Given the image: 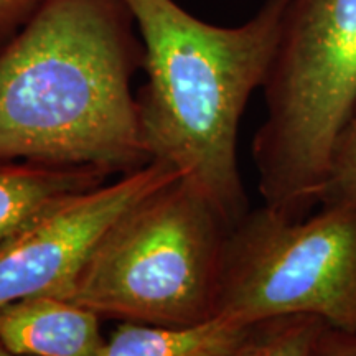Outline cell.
Returning a JSON list of instances; mask_svg holds the SVG:
<instances>
[{
    "instance_id": "4fadbf2b",
    "label": "cell",
    "mask_w": 356,
    "mask_h": 356,
    "mask_svg": "<svg viewBox=\"0 0 356 356\" xmlns=\"http://www.w3.org/2000/svg\"><path fill=\"white\" fill-rule=\"evenodd\" d=\"M314 356H356V328H337L325 325Z\"/></svg>"
},
{
    "instance_id": "30bf717a",
    "label": "cell",
    "mask_w": 356,
    "mask_h": 356,
    "mask_svg": "<svg viewBox=\"0 0 356 356\" xmlns=\"http://www.w3.org/2000/svg\"><path fill=\"white\" fill-rule=\"evenodd\" d=\"M314 315H284L252 325L249 335L229 356H314L325 328Z\"/></svg>"
},
{
    "instance_id": "8fae6325",
    "label": "cell",
    "mask_w": 356,
    "mask_h": 356,
    "mask_svg": "<svg viewBox=\"0 0 356 356\" xmlns=\"http://www.w3.org/2000/svg\"><path fill=\"white\" fill-rule=\"evenodd\" d=\"M356 203V106L338 134L318 204Z\"/></svg>"
},
{
    "instance_id": "277c9868",
    "label": "cell",
    "mask_w": 356,
    "mask_h": 356,
    "mask_svg": "<svg viewBox=\"0 0 356 356\" xmlns=\"http://www.w3.org/2000/svg\"><path fill=\"white\" fill-rule=\"evenodd\" d=\"M229 229L180 177L127 208L58 297L121 322H203L216 315Z\"/></svg>"
},
{
    "instance_id": "5bb4252c",
    "label": "cell",
    "mask_w": 356,
    "mask_h": 356,
    "mask_svg": "<svg viewBox=\"0 0 356 356\" xmlns=\"http://www.w3.org/2000/svg\"><path fill=\"white\" fill-rule=\"evenodd\" d=\"M0 356H13V355L10 353V351H8V350L6 348V346L2 345V341H0Z\"/></svg>"
},
{
    "instance_id": "7c38bea8",
    "label": "cell",
    "mask_w": 356,
    "mask_h": 356,
    "mask_svg": "<svg viewBox=\"0 0 356 356\" xmlns=\"http://www.w3.org/2000/svg\"><path fill=\"white\" fill-rule=\"evenodd\" d=\"M47 0H0V48L19 35Z\"/></svg>"
},
{
    "instance_id": "7a4b0ae2",
    "label": "cell",
    "mask_w": 356,
    "mask_h": 356,
    "mask_svg": "<svg viewBox=\"0 0 356 356\" xmlns=\"http://www.w3.org/2000/svg\"><path fill=\"white\" fill-rule=\"evenodd\" d=\"M144 50L137 92L150 159L165 162L233 228L249 211L238 165L239 122L262 88L287 0H266L246 24L220 26L175 0H122Z\"/></svg>"
},
{
    "instance_id": "8992f818",
    "label": "cell",
    "mask_w": 356,
    "mask_h": 356,
    "mask_svg": "<svg viewBox=\"0 0 356 356\" xmlns=\"http://www.w3.org/2000/svg\"><path fill=\"white\" fill-rule=\"evenodd\" d=\"M180 177L168 163L152 160L30 222L0 246V307L43 293L58 296L127 208Z\"/></svg>"
},
{
    "instance_id": "3957f363",
    "label": "cell",
    "mask_w": 356,
    "mask_h": 356,
    "mask_svg": "<svg viewBox=\"0 0 356 356\" xmlns=\"http://www.w3.org/2000/svg\"><path fill=\"white\" fill-rule=\"evenodd\" d=\"M262 91L257 188L266 207L304 218L318 207L333 145L356 106V0H287Z\"/></svg>"
},
{
    "instance_id": "6da1fadb",
    "label": "cell",
    "mask_w": 356,
    "mask_h": 356,
    "mask_svg": "<svg viewBox=\"0 0 356 356\" xmlns=\"http://www.w3.org/2000/svg\"><path fill=\"white\" fill-rule=\"evenodd\" d=\"M142 61L122 0H47L0 48V160L109 175L152 162L132 91Z\"/></svg>"
},
{
    "instance_id": "9c48e42d",
    "label": "cell",
    "mask_w": 356,
    "mask_h": 356,
    "mask_svg": "<svg viewBox=\"0 0 356 356\" xmlns=\"http://www.w3.org/2000/svg\"><path fill=\"white\" fill-rule=\"evenodd\" d=\"M252 325L222 315L177 327L121 322L96 356H229Z\"/></svg>"
},
{
    "instance_id": "52a82bcc",
    "label": "cell",
    "mask_w": 356,
    "mask_h": 356,
    "mask_svg": "<svg viewBox=\"0 0 356 356\" xmlns=\"http://www.w3.org/2000/svg\"><path fill=\"white\" fill-rule=\"evenodd\" d=\"M0 341L13 356H96L101 317L51 293L0 307Z\"/></svg>"
},
{
    "instance_id": "5b68a950",
    "label": "cell",
    "mask_w": 356,
    "mask_h": 356,
    "mask_svg": "<svg viewBox=\"0 0 356 356\" xmlns=\"http://www.w3.org/2000/svg\"><path fill=\"white\" fill-rule=\"evenodd\" d=\"M216 315L256 323L314 315L356 328V203H323L304 218L262 204L229 229Z\"/></svg>"
},
{
    "instance_id": "ba28073f",
    "label": "cell",
    "mask_w": 356,
    "mask_h": 356,
    "mask_svg": "<svg viewBox=\"0 0 356 356\" xmlns=\"http://www.w3.org/2000/svg\"><path fill=\"white\" fill-rule=\"evenodd\" d=\"M108 177L89 165L0 160V246L65 200L104 185Z\"/></svg>"
}]
</instances>
